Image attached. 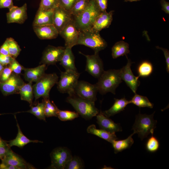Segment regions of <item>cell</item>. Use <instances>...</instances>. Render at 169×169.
<instances>
[{
	"mask_svg": "<svg viewBox=\"0 0 169 169\" xmlns=\"http://www.w3.org/2000/svg\"><path fill=\"white\" fill-rule=\"evenodd\" d=\"M0 169H18V168L14 166L9 164L1 163L0 164Z\"/></svg>",
	"mask_w": 169,
	"mask_h": 169,
	"instance_id": "obj_51",
	"label": "cell"
},
{
	"mask_svg": "<svg viewBox=\"0 0 169 169\" xmlns=\"http://www.w3.org/2000/svg\"><path fill=\"white\" fill-rule=\"evenodd\" d=\"M96 116L97 123L100 129L111 133L122 131L119 124L115 123L109 117L105 116L101 110Z\"/></svg>",
	"mask_w": 169,
	"mask_h": 169,
	"instance_id": "obj_18",
	"label": "cell"
},
{
	"mask_svg": "<svg viewBox=\"0 0 169 169\" xmlns=\"http://www.w3.org/2000/svg\"><path fill=\"white\" fill-rule=\"evenodd\" d=\"M146 142V148L148 151L151 152H154L158 150L159 147V143L157 139L151 135Z\"/></svg>",
	"mask_w": 169,
	"mask_h": 169,
	"instance_id": "obj_37",
	"label": "cell"
},
{
	"mask_svg": "<svg viewBox=\"0 0 169 169\" xmlns=\"http://www.w3.org/2000/svg\"><path fill=\"white\" fill-rule=\"evenodd\" d=\"M101 12L95 0H89L84 11L78 15L73 17L75 27L79 31L91 28L96 18Z\"/></svg>",
	"mask_w": 169,
	"mask_h": 169,
	"instance_id": "obj_1",
	"label": "cell"
},
{
	"mask_svg": "<svg viewBox=\"0 0 169 169\" xmlns=\"http://www.w3.org/2000/svg\"><path fill=\"white\" fill-rule=\"evenodd\" d=\"M161 9L166 13L169 14V3L165 0H161Z\"/></svg>",
	"mask_w": 169,
	"mask_h": 169,
	"instance_id": "obj_49",
	"label": "cell"
},
{
	"mask_svg": "<svg viewBox=\"0 0 169 169\" xmlns=\"http://www.w3.org/2000/svg\"><path fill=\"white\" fill-rule=\"evenodd\" d=\"M57 116L61 121H65L72 120L79 116L77 112L68 110H59L56 105Z\"/></svg>",
	"mask_w": 169,
	"mask_h": 169,
	"instance_id": "obj_31",
	"label": "cell"
},
{
	"mask_svg": "<svg viewBox=\"0 0 169 169\" xmlns=\"http://www.w3.org/2000/svg\"><path fill=\"white\" fill-rule=\"evenodd\" d=\"M65 41V47L72 48L77 45L79 31L75 27L73 19L61 31L59 34Z\"/></svg>",
	"mask_w": 169,
	"mask_h": 169,
	"instance_id": "obj_14",
	"label": "cell"
},
{
	"mask_svg": "<svg viewBox=\"0 0 169 169\" xmlns=\"http://www.w3.org/2000/svg\"><path fill=\"white\" fill-rule=\"evenodd\" d=\"M13 6V0H0V9L7 8L9 10Z\"/></svg>",
	"mask_w": 169,
	"mask_h": 169,
	"instance_id": "obj_45",
	"label": "cell"
},
{
	"mask_svg": "<svg viewBox=\"0 0 169 169\" xmlns=\"http://www.w3.org/2000/svg\"><path fill=\"white\" fill-rule=\"evenodd\" d=\"M17 123V126L18 129V132L17 136L14 139L8 141L9 146H17L20 148H22L25 145L30 143H42V141L38 140H31L28 139L23 133L20 129L19 124L18 123L16 117L14 116Z\"/></svg>",
	"mask_w": 169,
	"mask_h": 169,
	"instance_id": "obj_23",
	"label": "cell"
},
{
	"mask_svg": "<svg viewBox=\"0 0 169 169\" xmlns=\"http://www.w3.org/2000/svg\"><path fill=\"white\" fill-rule=\"evenodd\" d=\"M98 92L95 84L83 80L78 81L74 90L75 94L78 96L94 102L97 100Z\"/></svg>",
	"mask_w": 169,
	"mask_h": 169,
	"instance_id": "obj_11",
	"label": "cell"
},
{
	"mask_svg": "<svg viewBox=\"0 0 169 169\" xmlns=\"http://www.w3.org/2000/svg\"><path fill=\"white\" fill-rule=\"evenodd\" d=\"M89 0H77L70 11L73 17L80 14L87 6Z\"/></svg>",
	"mask_w": 169,
	"mask_h": 169,
	"instance_id": "obj_33",
	"label": "cell"
},
{
	"mask_svg": "<svg viewBox=\"0 0 169 169\" xmlns=\"http://www.w3.org/2000/svg\"><path fill=\"white\" fill-rule=\"evenodd\" d=\"M50 156L51 164L49 168L54 169H64L72 157L69 150L64 147L55 148L51 152Z\"/></svg>",
	"mask_w": 169,
	"mask_h": 169,
	"instance_id": "obj_8",
	"label": "cell"
},
{
	"mask_svg": "<svg viewBox=\"0 0 169 169\" xmlns=\"http://www.w3.org/2000/svg\"><path fill=\"white\" fill-rule=\"evenodd\" d=\"M32 82H28L24 83L21 87L19 94H20L21 99L28 102L31 105L33 98V91Z\"/></svg>",
	"mask_w": 169,
	"mask_h": 169,
	"instance_id": "obj_29",
	"label": "cell"
},
{
	"mask_svg": "<svg viewBox=\"0 0 169 169\" xmlns=\"http://www.w3.org/2000/svg\"><path fill=\"white\" fill-rule=\"evenodd\" d=\"M13 72L19 74H20L23 70H24V67L20 64L14 59L12 62L8 65Z\"/></svg>",
	"mask_w": 169,
	"mask_h": 169,
	"instance_id": "obj_39",
	"label": "cell"
},
{
	"mask_svg": "<svg viewBox=\"0 0 169 169\" xmlns=\"http://www.w3.org/2000/svg\"><path fill=\"white\" fill-rule=\"evenodd\" d=\"M60 64L65 71H77L75 66V58L72 48L65 47L64 53L60 61Z\"/></svg>",
	"mask_w": 169,
	"mask_h": 169,
	"instance_id": "obj_24",
	"label": "cell"
},
{
	"mask_svg": "<svg viewBox=\"0 0 169 169\" xmlns=\"http://www.w3.org/2000/svg\"><path fill=\"white\" fill-rule=\"evenodd\" d=\"M6 16L8 23L23 24L28 17L27 4L25 3L20 7L14 6L9 9Z\"/></svg>",
	"mask_w": 169,
	"mask_h": 169,
	"instance_id": "obj_16",
	"label": "cell"
},
{
	"mask_svg": "<svg viewBox=\"0 0 169 169\" xmlns=\"http://www.w3.org/2000/svg\"><path fill=\"white\" fill-rule=\"evenodd\" d=\"M53 10L38 9L33 23V26L53 24Z\"/></svg>",
	"mask_w": 169,
	"mask_h": 169,
	"instance_id": "obj_22",
	"label": "cell"
},
{
	"mask_svg": "<svg viewBox=\"0 0 169 169\" xmlns=\"http://www.w3.org/2000/svg\"><path fill=\"white\" fill-rule=\"evenodd\" d=\"M73 19L70 12L59 6L53 10V24L59 34Z\"/></svg>",
	"mask_w": 169,
	"mask_h": 169,
	"instance_id": "obj_15",
	"label": "cell"
},
{
	"mask_svg": "<svg viewBox=\"0 0 169 169\" xmlns=\"http://www.w3.org/2000/svg\"><path fill=\"white\" fill-rule=\"evenodd\" d=\"M87 131L88 133L96 136L110 143L113 140L117 139L115 133H111L101 129H97L95 125H89Z\"/></svg>",
	"mask_w": 169,
	"mask_h": 169,
	"instance_id": "obj_26",
	"label": "cell"
},
{
	"mask_svg": "<svg viewBox=\"0 0 169 169\" xmlns=\"http://www.w3.org/2000/svg\"><path fill=\"white\" fill-rule=\"evenodd\" d=\"M77 0H59V6L70 11Z\"/></svg>",
	"mask_w": 169,
	"mask_h": 169,
	"instance_id": "obj_40",
	"label": "cell"
},
{
	"mask_svg": "<svg viewBox=\"0 0 169 169\" xmlns=\"http://www.w3.org/2000/svg\"><path fill=\"white\" fill-rule=\"evenodd\" d=\"M33 30L38 37L41 39L56 38L59 32L53 24L33 26Z\"/></svg>",
	"mask_w": 169,
	"mask_h": 169,
	"instance_id": "obj_19",
	"label": "cell"
},
{
	"mask_svg": "<svg viewBox=\"0 0 169 169\" xmlns=\"http://www.w3.org/2000/svg\"><path fill=\"white\" fill-rule=\"evenodd\" d=\"M10 149L8 141L3 140L0 136V159H3Z\"/></svg>",
	"mask_w": 169,
	"mask_h": 169,
	"instance_id": "obj_38",
	"label": "cell"
},
{
	"mask_svg": "<svg viewBox=\"0 0 169 169\" xmlns=\"http://www.w3.org/2000/svg\"><path fill=\"white\" fill-rule=\"evenodd\" d=\"M8 48V42L7 38L0 48V54L6 55H9Z\"/></svg>",
	"mask_w": 169,
	"mask_h": 169,
	"instance_id": "obj_47",
	"label": "cell"
},
{
	"mask_svg": "<svg viewBox=\"0 0 169 169\" xmlns=\"http://www.w3.org/2000/svg\"><path fill=\"white\" fill-rule=\"evenodd\" d=\"M79 76L77 71L69 70L61 72L60 79L57 83L58 90L62 93H68L69 95L75 94V89Z\"/></svg>",
	"mask_w": 169,
	"mask_h": 169,
	"instance_id": "obj_7",
	"label": "cell"
},
{
	"mask_svg": "<svg viewBox=\"0 0 169 169\" xmlns=\"http://www.w3.org/2000/svg\"><path fill=\"white\" fill-rule=\"evenodd\" d=\"M156 48L158 49L161 50L163 51L166 59V70L167 73L169 72V50L165 48L159 47L158 46H156Z\"/></svg>",
	"mask_w": 169,
	"mask_h": 169,
	"instance_id": "obj_46",
	"label": "cell"
},
{
	"mask_svg": "<svg viewBox=\"0 0 169 169\" xmlns=\"http://www.w3.org/2000/svg\"><path fill=\"white\" fill-rule=\"evenodd\" d=\"M153 70V66L151 63L147 61L142 62L138 66L137 72L138 76L147 77L150 76Z\"/></svg>",
	"mask_w": 169,
	"mask_h": 169,
	"instance_id": "obj_32",
	"label": "cell"
},
{
	"mask_svg": "<svg viewBox=\"0 0 169 169\" xmlns=\"http://www.w3.org/2000/svg\"><path fill=\"white\" fill-rule=\"evenodd\" d=\"M108 0H95L98 7L101 12L106 11Z\"/></svg>",
	"mask_w": 169,
	"mask_h": 169,
	"instance_id": "obj_44",
	"label": "cell"
},
{
	"mask_svg": "<svg viewBox=\"0 0 169 169\" xmlns=\"http://www.w3.org/2000/svg\"><path fill=\"white\" fill-rule=\"evenodd\" d=\"M95 84L98 91L102 95L108 92L115 94V90L122 82L119 69H109L104 71Z\"/></svg>",
	"mask_w": 169,
	"mask_h": 169,
	"instance_id": "obj_2",
	"label": "cell"
},
{
	"mask_svg": "<svg viewBox=\"0 0 169 169\" xmlns=\"http://www.w3.org/2000/svg\"><path fill=\"white\" fill-rule=\"evenodd\" d=\"M58 76L55 73L45 74L33 85L35 101L40 97L44 99H49V93L52 87L57 84Z\"/></svg>",
	"mask_w": 169,
	"mask_h": 169,
	"instance_id": "obj_6",
	"label": "cell"
},
{
	"mask_svg": "<svg viewBox=\"0 0 169 169\" xmlns=\"http://www.w3.org/2000/svg\"><path fill=\"white\" fill-rule=\"evenodd\" d=\"M134 134L133 133L125 139L113 140L111 143L114 149L115 153H117L130 148L134 143L132 136Z\"/></svg>",
	"mask_w": 169,
	"mask_h": 169,
	"instance_id": "obj_28",
	"label": "cell"
},
{
	"mask_svg": "<svg viewBox=\"0 0 169 169\" xmlns=\"http://www.w3.org/2000/svg\"><path fill=\"white\" fill-rule=\"evenodd\" d=\"M99 32L92 28L79 31L77 44L85 45L93 49L95 53H99L107 46V43Z\"/></svg>",
	"mask_w": 169,
	"mask_h": 169,
	"instance_id": "obj_4",
	"label": "cell"
},
{
	"mask_svg": "<svg viewBox=\"0 0 169 169\" xmlns=\"http://www.w3.org/2000/svg\"><path fill=\"white\" fill-rule=\"evenodd\" d=\"M44 108L42 109L39 110L35 113L33 115L36 116L38 119L46 121V116L44 113Z\"/></svg>",
	"mask_w": 169,
	"mask_h": 169,
	"instance_id": "obj_48",
	"label": "cell"
},
{
	"mask_svg": "<svg viewBox=\"0 0 169 169\" xmlns=\"http://www.w3.org/2000/svg\"><path fill=\"white\" fill-rule=\"evenodd\" d=\"M4 66L0 63V77L4 69Z\"/></svg>",
	"mask_w": 169,
	"mask_h": 169,
	"instance_id": "obj_52",
	"label": "cell"
},
{
	"mask_svg": "<svg viewBox=\"0 0 169 169\" xmlns=\"http://www.w3.org/2000/svg\"><path fill=\"white\" fill-rule=\"evenodd\" d=\"M126 64L119 69L120 75L122 80H124L127 85L135 93L138 87L140 84L139 80V77L134 75L131 69V66L133 63L131 60L128 59Z\"/></svg>",
	"mask_w": 169,
	"mask_h": 169,
	"instance_id": "obj_13",
	"label": "cell"
},
{
	"mask_svg": "<svg viewBox=\"0 0 169 169\" xmlns=\"http://www.w3.org/2000/svg\"><path fill=\"white\" fill-rule=\"evenodd\" d=\"M112 58L115 59L120 56L127 55L130 53L129 44L123 41H120L116 43L111 49Z\"/></svg>",
	"mask_w": 169,
	"mask_h": 169,
	"instance_id": "obj_27",
	"label": "cell"
},
{
	"mask_svg": "<svg viewBox=\"0 0 169 169\" xmlns=\"http://www.w3.org/2000/svg\"><path fill=\"white\" fill-rule=\"evenodd\" d=\"M45 101L43 99L42 102L38 103L36 106H31V109L29 110L26 111L18 112V113L19 112H26L30 113L33 115L35 113L39 110L41 109L44 108L45 106Z\"/></svg>",
	"mask_w": 169,
	"mask_h": 169,
	"instance_id": "obj_42",
	"label": "cell"
},
{
	"mask_svg": "<svg viewBox=\"0 0 169 169\" xmlns=\"http://www.w3.org/2000/svg\"><path fill=\"white\" fill-rule=\"evenodd\" d=\"M115 102L113 105L108 110L102 111L106 116L109 117L123 111L129 103V101L125 97L121 99L114 98Z\"/></svg>",
	"mask_w": 169,
	"mask_h": 169,
	"instance_id": "obj_25",
	"label": "cell"
},
{
	"mask_svg": "<svg viewBox=\"0 0 169 169\" xmlns=\"http://www.w3.org/2000/svg\"><path fill=\"white\" fill-rule=\"evenodd\" d=\"M47 69L46 65L44 64L34 68H25L23 70L25 80L28 82H36L45 74Z\"/></svg>",
	"mask_w": 169,
	"mask_h": 169,
	"instance_id": "obj_21",
	"label": "cell"
},
{
	"mask_svg": "<svg viewBox=\"0 0 169 169\" xmlns=\"http://www.w3.org/2000/svg\"><path fill=\"white\" fill-rule=\"evenodd\" d=\"M1 161L2 163L14 166L18 169H36L33 166L14 152L11 149Z\"/></svg>",
	"mask_w": 169,
	"mask_h": 169,
	"instance_id": "obj_17",
	"label": "cell"
},
{
	"mask_svg": "<svg viewBox=\"0 0 169 169\" xmlns=\"http://www.w3.org/2000/svg\"></svg>",
	"mask_w": 169,
	"mask_h": 169,
	"instance_id": "obj_54",
	"label": "cell"
},
{
	"mask_svg": "<svg viewBox=\"0 0 169 169\" xmlns=\"http://www.w3.org/2000/svg\"><path fill=\"white\" fill-rule=\"evenodd\" d=\"M65 49V47L48 45L43 52L40 63L46 65L55 64L60 61Z\"/></svg>",
	"mask_w": 169,
	"mask_h": 169,
	"instance_id": "obj_12",
	"label": "cell"
},
{
	"mask_svg": "<svg viewBox=\"0 0 169 169\" xmlns=\"http://www.w3.org/2000/svg\"><path fill=\"white\" fill-rule=\"evenodd\" d=\"M114 12L113 10L109 12L106 11L101 12L96 18L91 28L100 32L102 29L108 28L112 21Z\"/></svg>",
	"mask_w": 169,
	"mask_h": 169,
	"instance_id": "obj_20",
	"label": "cell"
},
{
	"mask_svg": "<svg viewBox=\"0 0 169 169\" xmlns=\"http://www.w3.org/2000/svg\"><path fill=\"white\" fill-rule=\"evenodd\" d=\"M79 53L86 58L85 70L94 77L98 79L104 71L103 64L99 53H95L91 55H85L80 52Z\"/></svg>",
	"mask_w": 169,
	"mask_h": 169,
	"instance_id": "obj_9",
	"label": "cell"
},
{
	"mask_svg": "<svg viewBox=\"0 0 169 169\" xmlns=\"http://www.w3.org/2000/svg\"><path fill=\"white\" fill-rule=\"evenodd\" d=\"M12 73V71L8 66L4 68L0 77V82H4L7 80Z\"/></svg>",
	"mask_w": 169,
	"mask_h": 169,
	"instance_id": "obj_41",
	"label": "cell"
},
{
	"mask_svg": "<svg viewBox=\"0 0 169 169\" xmlns=\"http://www.w3.org/2000/svg\"><path fill=\"white\" fill-rule=\"evenodd\" d=\"M154 113L151 115L139 113L136 116L132 129L133 133L137 134L141 140L147 138L150 134L153 135L157 123V121L153 118Z\"/></svg>",
	"mask_w": 169,
	"mask_h": 169,
	"instance_id": "obj_5",
	"label": "cell"
},
{
	"mask_svg": "<svg viewBox=\"0 0 169 169\" xmlns=\"http://www.w3.org/2000/svg\"><path fill=\"white\" fill-rule=\"evenodd\" d=\"M59 6V0H41L38 9L45 10H54Z\"/></svg>",
	"mask_w": 169,
	"mask_h": 169,
	"instance_id": "obj_36",
	"label": "cell"
},
{
	"mask_svg": "<svg viewBox=\"0 0 169 169\" xmlns=\"http://www.w3.org/2000/svg\"><path fill=\"white\" fill-rule=\"evenodd\" d=\"M66 100L79 115L85 119H91L99 113V110L95 106V102L81 98L75 94L69 95Z\"/></svg>",
	"mask_w": 169,
	"mask_h": 169,
	"instance_id": "obj_3",
	"label": "cell"
},
{
	"mask_svg": "<svg viewBox=\"0 0 169 169\" xmlns=\"http://www.w3.org/2000/svg\"><path fill=\"white\" fill-rule=\"evenodd\" d=\"M129 103H132L139 107H148L152 108L153 104L151 103L146 96L135 94L131 100H129Z\"/></svg>",
	"mask_w": 169,
	"mask_h": 169,
	"instance_id": "obj_30",
	"label": "cell"
},
{
	"mask_svg": "<svg viewBox=\"0 0 169 169\" xmlns=\"http://www.w3.org/2000/svg\"><path fill=\"white\" fill-rule=\"evenodd\" d=\"M24 83L19 74L13 72L7 80L0 82V88L4 95L18 94L21 87Z\"/></svg>",
	"mask_w": 169,
	"mask_h": 169,
	"instance_id": "obj_10",
	"label": "cell"
},
{
	"mask_svg": "<svg viewBox=\"0 0 169 169\" xmlns=\"http://www.w3.org/2000/svg\"><path fill=\"white\" fill-rule=\"evenodd\" d=\"M14 59L10 55L0 54V63L4 66L9 65Z\"/></svg>",
	"mask_w": 169,
	"mask_h": 169,
	"instance_id": "obj_43",
	"label": "cell"
},
{
	"mask_svg": "<svg viewBox=\"0 0 169 169\" xmlns=\"http://www.w3.org/2000/svg\"><path fill=\"white\" fill-rule=\"evenodd\" d=\"M8 42L9 55L16 59L19 55L21 49L18 43L12 38H7Z\"/></svg>",
	"mask_w": 169,
	"mask_h": 169,
	"instance_id": "obj_34",
	"label": "cell"
},
{
	"mask_svg": "<svg viewBox=\"0 0 169 169\" xmlns=\"http://www.w3.org/2000/svg\"><path fill=\"white\" fill-rule=\"evenodd\" d=\"M44 113L46 117H48L52 116H57V115L56 113L52 111L49 109L45 106Z\"/></svg>",
	"mask_w": 169,
	"mask_h": 169,
	"instance_id": "obj_50",
	"label": "cell"
},
{
	"mask_svg": "<svg viewBox=\"0 0 169 169\" xmlns=\"http://www.w3.org/2000/svg\"><path fill=\"white\" fill-rule=\"evenodd\" d=\"M84 167V163L79 157L74 156L67 164L65 169H81Z\"/></svg>",
	"mask_w": 169,
	"mask_h": 169,
	"instance_id": "obj_35",
	"label": "cell"
},
{
	"mask_svg": "<svg viewBox=\"0 0 169 169\" xmlns=\"http://www.w3.org/2000/svg\"><path fill=\"white\" fill-rule=\"evenodd\" d=\"M141 0H125V2H136L138 1H139Z\"/></svg>",
	"mask_w": 169,
	"mask_h": 169,
	"instance_id": "obj_53",
	"label": "cell"
}]
</instances>
